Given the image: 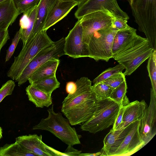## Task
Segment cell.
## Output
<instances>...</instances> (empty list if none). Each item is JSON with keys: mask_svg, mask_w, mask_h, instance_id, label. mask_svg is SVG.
<instances>
[{"mask_svg": "<svg viewBox=\"0 0 156 156\" xmlns=\"http://www.w3.org/2000/svg\"><path fill=\"white\" fill-rule=\"evenodd\" d=\"M58 0H41L37 5L35 21L29 40L42 30L49 16Z\"/></svg>", "mask_w": 156, "mask_h": 156, "instance_id": "obj_17", "label": "cell"}, {"mask_svg": "<svg viewBox=\"0 0 156 156\" xmlns=\"http://www.w3.org/2000/svg\"><path fill=\"white\" fill-rule=\"evenodd\" d=\"M91 90L96 100L109 98L113 90L109 86L103 82L93 84Z\"/></svg>", "mask_w": 156, "mask_h": 156, "instance_id": "obj_27", "label": "cell"}, {"mask_svg": "<svg viewBox=\"0 0 156 156\" xmlns=\"http://www.w3.org/2000/svg\"><path fill=\"white\" fill-rule=\"evenodd\" d=\"M117 31L111 26L94 32L88 44V57L106 62L113 58L112 44Z\"/></svg>", "mask_w": 156, "mask_h": 156, "instance_id": "obj_7", "label": "cell"}, {"mask_svg": "<svg viewBox=\"0 0 156 156\" xmlns=\"http://www.w3.org/2000/svg\"><path fill=\"white\" fill-rule=\"evenodd\" d=\"M47 111L48 117L42 119L38 124L33 127V129L49 131L68 145L81 144V136L78 134L75 128L70 126L68 119L64 118L61 113L54 111L53 105Z\"/></svg>", "mask_w": 156, "mask_h": 156, "instance_id": "obj_3", "label": "cell"}, {"mask_svg": "<svg viewBox=\"0 0 156 156\" xmlns=\"http://www.w3.org/2000/svg\"><path fill=\"white\" fill-rule=\"evenodd\" d=\"M65 38L53 42L40 51L30 61L16 82L19 86L28 80L32 73L39 67L48 60L53 58L59 59L65 55L64 51Z\"/></svg>", "mask_w": 156, "mask_h": 156, "instance_id": "obj_8", "label": "cell"}, {"mask_svg": "<svg viewBox=\"0 0 156 156\" xmlns=\"http://www.w3.org/2000/svg\"><path fill=\"white\" fill-rule=\"evenodd\" d=\"M78 5L76 2L58 0L49 16L42 30L47 31L66 16L73 8Z\"/></svg>", "mask_w": 156, "mask_h": 156, "instance_id": "obj_18", "label": "cell"}, {"mask_svg": "<svg viewBox=\"0 0 156 156\" xmlns=\"http://www.w3.org/2000/svg\"><path fill=\"white\" fill-rule=\"evenodd\" d=\"M9 38L8 29L0 30V54L2 49Z\"/></svg>", "mask_w": 156, "mask_h": 156, "instance_id": "obj_35", "label": "cell"}, {"mask_svg": "<svg viewBox=\"0 0 156 156\" xmlns=\"http://www.w3.org/2000/svg\"><path fill=\"white\" fill-rule=\"evenodd\" d=\"M124 111V107H120L115 122L113 125L112 128L111 129L112 130L117 129L122 123Z\"/></svg>", "mask_w": 156, "mask_h": 156, "instance_id": "obj_36", "label": "cell"}, {"mask_svg": "<svg viewBox=\"0 0 156 156\" xmlns=\"http://www.w3.org/2000/svg\"><path fill=\"white\" fill-rule=\"evenodd\" d=\"M37 6V5L23 13L20 20V28L19 30L23 45L25 44L32 35L35 21Z\"/></svg>", "mask_w": 156, "mask_h": 156, "instance_id": "obj_20", "label": "cell"}, {"mask_svg": "<svg viewBox=\"0 0 156 156\" xmlns=\"http://www.w3.org/2000/svg\"><path fill=\"white\" fill-rule=\"evenodd\" d=\"M2 129L0 126V140L2 137Z\"/></svg>", "mask_w": 156, "mask_h": 156, "instance_id": "obj_41", "label": "cell"}, {"mask_svg": "<svg viewBox=\"0 0 156 156\" xmlns=\"http://www.w3.org/2000/svg\"><path fill=\"white\" fill-rule=\"evenodd\" d=\"M60 1L68 2H73L77 3L79 5L83 3L86 0H59Z\"/></svg>", "mask_w": 156, "mask_h": 156, "instance_id": "obj_40", "label": "cell"}, {"mask_svg": "<svg viewBox=\"0 0 156 156\" xmlns=\"http://www.w3.org/2000/svg\"><path fill=\"white\" fill-rule=\"evenodd\" d=\"M16 142L25 150L39 156H55L49 148V146L42 140L41 135L29 134L17 137Z\"/></svg>", "mask_w": 156, "mask_h": 156, "instance_id": "obj_14", "label": "cell"}, {"mask_svg": "<svg viewBox=\"0 0 156 156\" xmlns=\"http://www.w3.org/2000/svg\"><path fill=\"white\" fill-rule=\"evenodd\" d=\"M102 10L109 11L115 17L127 20L129 19L127 14L120 8L116 0H86L78 5L74 15L79 20L86 15Z\"/></svg>", "mask_w": 156, "mask_h": 156, "instance_id": "obj_10", "label": "cell"}, {"mask_svg": "<svg viewBox=\"0 0 156 156\" xmlns=\"http://www.w3.org/2000/svg\"><path fill=\"white\" fill-rule=\"evenodd\" d=\"M96 110L92 115L81 125L83 131L95 133L108 128L115 122L121 107L111 99L96 100Z\"/></svg>", "mask_w": 156, "mask_h": 156, "instance_id": "obj_6", "label": "cell"}, {"mask_svg": "<svg viewBox=\"0 0 156 156\" xmlns=\"http://www.w3.org/2000/svg\"><path fill=\"white\" fill-rule=\"evenodd\" d=\"M83 30L80 20L65 38V55L73 58L89 57L88 45L83 41Z\"/></svg>", "mask_w": 156, "mask_h": 156, "instance_id": "obj_11", "label": "cell"}, {"mask_svg": "<svg viewBox=\"0 0 156 156\" xmlns=\"http://www.w3.org/2000/svg\"><path fill=\"white\" fill-rule=\"evenodd\" d=\"M153 50L146 38L137 34L122 46L113 58L125 67L123 73L125 76H129L149 58Z\"/></svg>", "mask_w": 156, "mask_h": 156, "instance_id": "obj_2", "label": "cell"}, {"mask_svg": "<svg viewBox=\"0 0 156 156\" xmlns=\"http://www.w3.org/2000/svg\"><path fill=\"white\" fill-rule=\"evenodd\" d=\"M29 100L36 107H49L52 103L51 94L47 93L30 84L26 88Z\"/></svg>", "mask_w": 156, "mask_h": 156, "instance_id": "obj_22", "label": "cell"}, {"mask_svg": "<svg viewBox=\"0 0 156 156\" xmlns=\"http://www.w3.org/2000/svg\"><path fill=\"white\" fill-rule=\"evenodd\" d=\"M127 85L125 80L113 89L110 98L118 104L121 107H124L129 103L126 95Z\"/></svg>", "mask_w": 156, "mask_h": 156, "instance_id": "obj_26", "label": "cell"}, {"mask_svg": "<svg viewBox=\"0 0 156 156\" xmlns=\"http://www.w3.org/2000/svg\"><path fill=\"white\" fill-rule=\"evenodd\" d=\"M128 0L129 3L130 5H132V4L133 2V0Z\"/></svg>", "mask_w": 156, "mask_h": 156, "instance_id": "obj_42", "label": "cell"}, {"mask_svg": "<svg viewBox=\"0 0 156 156\" xmlns=\"http://www.w3.org/2000/svg\"><path fill=\"white\" fill-rule=\"evenodd\" d=\"M76 89L75 83L70 81L67 83L66 86V91L68 94H71L74 92Z\"/></svg>", "mask_w": 156, "mask_h": 156, "instance_id": "obj_38", "label": "cell"}, {"mask_svg": "<svg viewBox=\"0 0 156 156\" xmlns=\"http://www.w3.org/2000/svg\"><path fill=\"white\" fill-rule=\"evenodd\" d=\"M147 107L144 100L129 102L124 107L122 122L117 129L125 128L135 121H141Z\"/></svg>", "mask_w": 156, "mask_h": 156, "instance_id": "obj_16", "label": "cell"}, {"mask_svg": "<svg viewBox=\"0 0 156 156\" xmlns=\"http://www.w3.org/2000/svg\"><path fill=\"white\" fill-rule=\"evenodd\" d=\"M127 20L114 17L112 21V27L116 30H123L129 26L127 23Z\"/></svg>", "mask_w": 156, "mask_h": 156, "instance_id": "obj_34", "label": "cell"}, {"mask_svg": "<svg viewBox=\"0 0 156 156\" xmlns=\"http://www.w3.org/2000/svg\"><path fill=\"white\" fill-rule=\"evenodd\" d=\"M20 39V34L19 30L16 32L12 39L11 44L6 51L5 62L8 61L13 55Z\"/></svg>", "mask_w": 156, "mask_h": 156, "instance_id": "obj_33", "label": "cell"}, {"mask_svg": "<svg viewBox=\"0 0 156 156\" xmlns=\"http://www.w3.org/2000/svg\"><path fill=\"white\" fill-rule=\"evenodd\" d=\"M140 121L133 122L129 132L113 156H127L136 153L144 146L140 133Z\"/></svg>", "mask_w": 156, "mask_h": 156, "instance_id": "obj_13", "label": "cell"}, {"mask_svg": "<svg viewBox=\"0 0 156 156\" xmlns=\"http://www.w3.org/2000/svg\"><path fill=\"white\" fill-rule=\"evenodd\" d=\"M41 0H13L14 4L21 14L37 5Z\"/></svg>", "mask_w": 156, "mask_h": 156, "instance_id": "obj_30", "label": "cell"}, {"mask_svg": "<svg viewBox=\"0 0 156 156\" xmlns=\"http://www.w3.org/2000/svg\"><path fill=\"white\" fill-rule=\"evenodd\" d=\"M53 41L48 35L46 31L42 30L28 40L14 60L7 73V76L16 81L30 61L41 50L51 44Z\"/></svg>", "mask_w": 156, "mask_h": 156, "instance_id": "obj_4", "label": "cell"}, {"mask_svg": "<svg viewBox=\"0 0 156 156\" xmlns=\"http://www.w3.org/2000/svg\"><path fill=\"white\" fill-rule=\"evenodd\" d=\"M102 152L101 151L94 153H82L80 155V156H101Z\"/></svg>", "mask_w": 156, "mask_h": 156, "instance_id": "obj_39", "label": "cell"}, {"mask_svg": "<svg viewBox=\"0 0 156 156\" xmlns=\"http://www.w3.org/2000/svg\"><path fill=\"white\" fill-rule=\"evenodd\" d=\"M136 31V29L129 26L127 28L117 32L112 44L113 57L122 46L130 41L137 34Z\"/></svg>", "mask_w": 156, "mask_h": 156, "instance_id": "obj_23", "label": "cell"}, {"mask_svg": "<svg viewBox=\"0 0 156 156\" xmlns=\"http://www.w3.org/2000/svg\"><path fill=\"white\" fill-rule=\"evenodd\" d=\"M20 13L13 0H7L0 4V30L8 29Z\"/></svg>", "mask_w": 156, "mask_h": 156, "instance_id": "obj_19", "label": "cell"}, {"mask_svg": "<svg viewBox=\"0 0 156 156\" xmlns=\"http://www.w3.org/2000/svg\"><path fill=\"white\" fill-rule=\"evenodd\" d=\"M82 151L74 148L72 145H68V146L63 152L66 156H80Z\"/></svg>", "mask_w": 156, "mask_h": 156, "instance_id": "obj_37", "label": "cell"}, {"mask_svg": "<svg viewBox=\"0 0 156 156\" xmlns=\"http://www.w3.org/2000/svg\"><path fill=\"white\" fill-rule=\"evenodd\" d=\"M133 122L125 128L110 130L104 139L101 156H113L129 132Z\"/></svg>", "mask_w": 156, "mask_h": 156, "instance_id": "obj_15", "label": "cell"}, {"mask_svg": "<svg viewBox=\"0 0 156 156\" xmlns=\"http://www.w3.org/2000/svg\"><path fill=\"white\" fill-rule=\"evenodd\" d=\"M34 154L23 148L16 142L6 144L0 147V156H36Z\"/></svg>", "mask_w": 156, "mask_h": 156, "instance_id": "obj_24", "label": "cell"}, {"mask_svg": "<svg viewBox=\"0 0 156 156\" xmlns=\"http://www.w3.org/2000/svg\"><path fill=\"white\" fill-rule=\"evenodd\" d=\"M74 92L68 94L62 102L61 111L72 126L82 124L94 113L96 100L91 90V81L88 78L81 77L75 82Z\"/></svg>", "mask_w": 156, "mask_h": 156, "instance_id": "obj_1", "label": "cell"}, {"mask_svg": "<svg viewBox=\"0 0 156 156\" xmlns=\"http://www.w3.org/2000/svg\"><path fill=\"white\" fill-rule=\"evenodd\" d=\"M138 30L156 50V0H133L130 5Z\"/></svg>", "mask_w": 156, "mask_h": 156, "instance_id": "obj_5", "label": "cell"}, {"mask_svg": "<svg viewBox=\"0 0 156 156\" xmlns=\"http://www.w3.org/2000/svg\"><path fill=\"white\" fill-rule=\"evenodd\" d=\"M125 69V67L120 64L113 67L109 68L103 71L95 78L93 80V83L94 84L103 82L112 76L122 72Z\"/></svg>", "mask_w": 156, "mask_h": 156, "instance_id": "obj_29", "label": "cell"}, {"mask_svg": "<svg viewBox=\"0 0 156 156\" xmlns=\"http://www.w3.org/2000/svg\"><path fill=\"white\" fill-rule=\"evenodd\" d=\"M156 94L151 88L149 105L146 109L140 121V133L141 137L147 144L156 133Z\"/></svg>", "mask_w": 156, "mask_h": 156, "instance_id": "obj_12", "label": "cell"}, {"mask_svg": "<svg viewBox=\"0 0 156 156\" xmlns=\"http://www.w3.org/2000/svg\"><path fill=\"white\" fill-rule=\"evenodd\" d=\"M15 86L13 80H9L3 84L0 88V103L6 96L11 95Z\"/></svg>", "mask_w": 156, "mask_h": 156, "instance_id": "obj_32", "label": "cell"}, {"mask_svg": "<svg viewBox=\"0 0 156 156\" xmlns=\"http://www.w3.org/2000/svg\"><path fill=\"white\" fill-rule=\"evenodd\" d=\"M147 69L152 88L156 94V50H154L148 61Z\"/></svg>", "mask_w": 156, "mask_h": 156, "instance_id": "obj_28", "label": "cell"}, {"mask_svg": "<svg viewBox=\"0 0 156 156\" xmlns=\"http://www.w3.org/2000/svg\"><path fill=\"white\" fill-rule=\"evenodd\" d=\"M125 80V76L121 72L112 76L103 82L109 86L113 90Z\"/></svg>", "mask_w": 156, "mask_h": 156, "instance_id": "obj_31", "label": "cell"}, {"mask_svg": "<svg viewBox=\"0 0 156 156\" xmlns=\"http://www.w3.org/2000/svg\"><path fill=\"white\" fill-rule=\"evenodd\" d=\"M7 0H0V4Z\"/></svg>", "mask_w": 156, "mask_h": 156, "instance_id": "obj_43", "label": "cell"}, {"mask_svg": "<svg viewBox=\"0 0 156 156\" xmlns=\"http://www.w3.org/2000/svg\"><path fill=\"white\" fill-rule=\"evenodd\" d=\"M59 63V59L53 58L48 60L31 74L28 80L30 84L34 82L55 75Z\"/></svg>", "mask_w": 156, "mask_h": 156, "instance_id": "obj_21", "label": "cell"}, {"mask_svg": "<svg viewBox=\"0 0 156 156\" xmlns=\"http://www.w3.org/2000/svg\"><path fill=\"white\" fill-rule=\"evenodd\" d=\"M30 84L44 92L51 94L59 87L60 85L56 75L34 82Z\"/></svg>", "mask_w": 156, "mask_h": 156, "instance_id": "obj_25", "label": "cell"}, {"mask_svg": "<svg viewBox=\"0 0 156 156\" xmlns=\"http://www.w3.org/2000/svg\"><path fill=\"white\" fill-rule=\"evenodd\" d=\"M114 16L109 11L94 12L83 16L80 20L83 30V41L87 44L95 31L112 26Z\"/></svg>", "mask_w": 156, "mask_h": 156, "instance_id": "obj_9", "label": "cell"}]
</instances>
